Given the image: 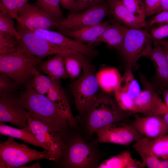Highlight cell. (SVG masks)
I'll list each match as a JSON object with an SVG mask.
<instances>
[{
  "label": "cell",
  "instance_id": "6da1fadb",
  "mask_svg": "<svg viewBox=\"0 0 168 168\" xmlns=\"http://www.w3.org/2000/svg\"><path fill=\"white\" fill-rule=\"evenodd\" d=\"M18 96L20 104L33 117L47 125L63 139L72 128L65 118L46 96L39 93L27 84Z\"/></svg>",
  "mask_w": 168,
  "mask_h": 168
},
{
  "label": "cell",
  "instance_id": "7a4b0ae2",
  "mask_svg": "<svg viewBox=\"0 0 168 168\" xmlns=\"http://www.w3.org/2000/svg\"><path fill=\"white\" fill-rule=\"evenodd\" d=\"M41 62L38 57L17 49L0 57V72L25 86L39 72L35 66Z\"/></svg>",
  "mask_w": 168,
  "mask_h": 168
},
{
  "label": "cell",
  "instance_id": "3957f363",
  "mask_svg": "<svg viewBox=\"0 0 168 168\" xmlns=\"http://www.w3.org/2000/svg\"><path fill=\"white\" fill-rule=\"evenodd\" d=\"M86 57L82 59L81 75L70 86L76 108L81 115H84L94 102L100 86L97 73Z\"/></svg>",
  "mask_w": 168,
  "mask_h": 168
},
{
  "label": "cell",
  "instance_id": "277c9868",
  "mask_svg": "<svg viewBox=\"0 0 168 168\" xmlns=\"http://www.w3.org/2000/svg\"><path fill=\"white\" fill-rule=\"evenodd\" d=\"M114 100L105 95H98L94 102L85 114L86 124L91 134L111 123L121 122L124 115Z\"/></svg>",
  "mask_w": 168,
  "mask_h": 168
},
{
  "label": "cell",
  "instance_id": "5b68a950",
  "mask_svg": "<svg viewBox=\"0 0 168 168\" xmlns=\"http://www.w3.org/2000/svg\"><path fill=\"white\" fill-rule=\"evenodd\" d=\"M13 138L8 136L7 140L0 143V160L5 163L7 168H19L28 163L39 160L55 161L54 157L47 150L37 151L24 144L18 143Z\"/></svg>",
  "mask_w": 168,
  "mask_h": 168
},
{
  "label": "cell",
  "instance_id": "8992f818",
  "mask_svg": "<svg viewBox=\"0 0 168 168\" xmlns=\"http://www.w3.org/2000/svg\"><path fill=\"white\" fill-rule=\"evenodd\" d=\"M150 33L143 29L128 28L123 43L118 50L126 63L132 69L143 56H149L152 49Z\"/></svg>",
  "mask_w": 168,
  "mask_h": 168
},
{
  "label": "cell",
  "instance_id": "52a82bcc",
  "mask_svg": "<svg viewBox=\"0 0 168 168\" xmlns=\"http://www.w3.org/2000/svg\"><path fill=\"white\" fill-rule=\"evenodd\" d=\"M62 158L64 166L73 168L97 167L99 160L97 149L94 145L77 136L66 145Z\"/></svg>",
  "mask_w": 168,
  "mask_h": 168
},
{
  "label": "cell",
  "instance_id": "ba28073f",
  "mask_svg": "<svg viewBox=\"0 0 168 168\" xmlns=\"http://www.w3.org/2000/svg\"><path fill=\"white\" fill-rule=\"evenodd\" d=\"M111 14L105 1L97 5L82 11L69 14L67 17L55 21L54 29L59 30H73L98 24Z\"/></svg>",
  "mask_w": 168,
  "mask_h": 168
},
{
  "label": "cell",
  "instance_id": "9c48e42d",
  "mask_svg": "<svg viewBox=\"0 0 168 168\" xmlns=\"http://www.w3.org/2000/svg\"><path fill=\"white\" fill-rule=\"evenodd\" d=\"M18 32L20 34V38L18 40L17 49L41 59L49 55L65 56L76 52L53 44L31 31Z\"/></svg>",
  "mask_w": 168,
  "mask_h": 168
},
{
  "label": "cell",
  "instance_id": "30bf717a",
  "mask_svg": "<svg viewBox=\"0 0 168 168\" xmlns=\"http://www.w3.org/2000/svg\"><path fill=\"white\" fill-rule=\"evenodd\" d=\"M26 116L28 124L36 138L48 148L55 162H58L63 157L66 147L63 138L44 122L31 116L27 111Z\"/></svg>",
  "mask_w": 168,
  "mask_h": 168
},
{
  "label": "cell",
  "instance_id": "8fae6325",
  "mask_svg": "<svg viewBox=\"0 0 168 168\" xmlns=\"http://www.w3.org/2000/svg\"><path fill=\"white\" fill-rule=\"evenodd\" d=\"M121 122L111 123L98 130L96 133L99 142L128 145L144 137L133 125Z\"/></svg>",
  "mask_w": 168,
  "mask_h": 168
},
{
  "label": "cell",
  "instance_id": "7c38bea8",
  "mask_svg": "<svg viewBox=\"0 0 168 168\" xmlns=\"http://www.w3.org/2000/svg\"><path fill=\"white\" fill-rule=\"evenodd\" d=\"M17 21L16 29L18 31L54 29L55 22L39 7L29 3L20 12Z\"/></svg>",
  "mask_w": 168,
  "mask_h": 168
},
{
  "label": "cell",
  "instance_id": "4fadbf2b",
  "mask_svg": "<svg viewBox=\"0 0 168 168\" xmlns=\"http://www.w3.org/2000/svg\"><path fill=\"white\" fill-rule=\"evenodd\" d=\"M27 110L13 94L0 96V122L23 128L28 125Z\"/></svg>",
  "mask_w": 168,
  "mask_h": 168
},
{
  "label": "cell",
  "instance_id": "5bb4252c",
  "mask_svg": "<svg viewBox=\"0 0 168 168\" xmlns=\"http://www.w3.org/2000/svg\"><path fill=\"white\" fill-rule=\"evenodd\" d=\"M143 79L145 89L134 99L135 113L162 115L168 111L165 103L147 81Z\"/></svg>",
  "mask_w": 168,
  "mask_h": 168
},
{
  "label": "cell",
  "instance_id": "9a60e30c",
  "mask_svg": "<svg viewBox=\"0 0 168 168\" xmlns=\"http://www.w3.org/2000/svg\"><path fill=\"white\" fill-rule=\"evenodd\" d=\"M28 31L33 32L53 44L80 53L86 57H94L98 54L97 51L91 45L78 42L59 32L43 29Z\"/></svg>",
  "mask_w": 168,
  "mask_h": 168
},
{
  "label": "cell",
  "instance_id": "2e32d148",
  "mask_svg": "<svg viewBox=\"0 0 168 168\" xmlns=\"http://www.w3.org/2000/svg\"><path fill=\"white\" fill-rule=\"evenodd\" d=\"M132 147L141 157L151 156L168 160V133L155 138L143 137Z\"/></svg>",
  "mask_w": 168,
  "mask_h": 168
},
{
  "label": "cell",
  "instance_id": "e0dca14e",
  "mask_svg": "<svg viewBox=\"0 0 168 168\" xmlns=\"http://www.w3.org/2000/svg\"><path fill=\"white\" fill-rule=\"evenodd\" d=\"M134 116L133 125L144 136L155 138L168 133V125L161 115Z\"/></svg>",
  "mask_w": 168,
  "mask_h": 168
},
{
  "label": "cell",
  "instance_id": "ac0fdd59",
  "mask_svg": "<svg viewBox=\"0 0 168 168\" xmlns=\"http://www.w3.org/2000/svg\"><path fill=\"white\" fill-rule=\"evenodd\" d=\"M46 96L63 115L71 127H77L76 119L72 114L60 80L52 78L51 84Z\"/></svg>",
  "mask_w": 168,
  "mask_h": 168
},
{
  "label": "cell",
  "instance_id": "d6986e66",
  "mask_svg": "<svg viewBox=\"0 0 168 168\" xmlns=\"http://www.w3.org/2000/svg\"><path fill=\"white\" fill-rule=\"evenodd\" d=\"M111 14L116 21L130 28L144 29L148 27L147 23L134 15L125 7L122 0H106Z\"/></svg>",
  "mask_w": 168,
  "mask_h": 168
},
{
  "label": "cell",
  "instance_id": "ffe728a7",
  "mask_svg": "<svg viewBox=\"0 0 168 168\" xmlns=\"http://www.w3.org/2000/svg\"><path fill=\"white\" fill-rule=\"evenodd\" d=\"M110 21L100 23L80 29L61 30L58 32L81 43L91 45L95 44L97 40L111 24Z\"/></svg>",
  "mask_w": 168,
  "mask_h": 168
},
{
  "label": "cell",
  "instance_id": "44dd1931",
  "mask_svg": "<svg viewBox=\"0 0 168 168\" xmlns=\"http://www.w3.org/2000/svg\"><path fill=\"white\" fill-rule=\"evenodd\" d=\"M128 28L117 21H113L95 43L103 42L109 47L119 50L123 43Z\"/></svg>",
  "mask_w": 168,
  "mask_h": 168
},
{
  "label": "cell",
  "instance_id": "7402d4cb",
  "mask_svg": "<svg viewBox=\"0 0 168 168\" xmlns=\"http://www.w3.org/2000/svg\"><path fill=\"white\" fill-rule=\"evenodd\" d=\"M0 133L20 139L26 143L49 151L48 148L38 140L28 124L24 128H17L0 122Z\"/></svg>",
  "mask_w": 168,
  "mask_h": 168
},
{
  "label": "cell",
  "instance_id": "603a6c76",
  "mask_svg": "<svg viewBox=\"0 0 168 168\" xmlns=\"http://www.w3.org/2000/svg\"><path fill=\"white\" fill-rule=\"evenodd\" d=\"M149 56L154 63L156 77L162 85L168 88V62L162 46L154 43Z\"/></svg>",
  "mask_w": 168,
  "mask_h": 168
},
{
  "label": "cell",
  "instance_id": "cb8c5ba5",
  "mask_svg": "<svg viewBox=\"0 0 168 168\" xmlns=\"http://www.w3.org/2000/svg\"><path fill=\"white\" fill-rule=\"evenodd\" d=\"M43 73L54 79L60 80L69 78L66 68L64 55L56 54L39 64Z\"/></svg>",
  "mask_w": 168,
  "mask_h": 168
},
{
  "label": "cell",
  "instance_id": "d4e9b609",
  "mask_svg": "<svg viewBox=\"0 0 168 168\" xmlns=\"http://www.w3.org/2000/svg\"><path fill=\"white\" fill-rule=\"evenodd\" d=\"M144 167L142 162L133 159L128 151H124L105 160L98 168H140Z\"/></svg>",
  "mask_w": 168,
  "mask_h": 168
},
{
  "label": "cell",
  "instance_id": "484cf974",
  "mask_svg": "<svg viewBox=\"0 0 168 168\" xmlns=\"http://www.w3.org/2000/svg\"><path fill=\"white\" fill-rule=\"evenodd\" d=\"M115 90L124 93L133 100L140 93L141 91L140 86L133 76L131 68L126 67L119 86Z\"/></svg>",
  "mask_w": 168,
  "mask_h": 168
},
{
  "label": "cell",
  "instance_id": "4316f807",
  "mask_svg": "<svg viewBox=\"0 0 168 168\" xmlns=\"http://www.w3.org/2000/svg\"><path fill=\"white\" fill-rule=\"evenodd\" d=\"M97 74L100 86L106 92L114 91L118 87L121 77L116 69L106 68Z\"/></svg>",
  "mask_w": 168,
  "mask_h": 168
},
{
  "label": "cell",
  "instance_id": "83f0119b",
  "mask_svg": "<svg viewBox=\"0 0 168 168\" xmlns=\"http://www.w3.org/2000/svg\"><path fill=\"white\" fill-rule=\"evenodd\" d=\"M84 56L76 52L64 56L66 68L70 78L79 77L82 69V61Z\"/></svg>",
  "mask_w": 168,
  "mask_h": 168
},
{
  "label": "cell",
  "instance_id": "f1b7e54d",
  "mask_svg": "<svg viewBox=\"0 0 168 168\" xmlns=\"http://www.w3.org/2000/svg\"><path fill=\"white\" fill-rule=\"evenodd\" d=\"M60 3L59 0H36L35 6L58 21L64 18Z\"/></svg>",
  "mask_w": 168,
  "mask_h": 168
},
{
  "label": "cell",
  "instance_id": "f546056e",
  "mask_svg": "<svg viewBox=\"0 0 168 168\" xmlns=\"http://www.w3.org/2000/svg\"><path fill=\"white\" fill-rule=\"evenodd\" d=\"M29 0H0V12L18 20L21 10Z\"/></svg>",
  "mask_w": 168,
  "mask_h": 168
},
{
  "label": "cell",
  "instance_id": "4dcf8cb0",
  "mask_svg": "<svg viewBox=\"0 0 168 168\" xmlns=\"http://www.w3.org/2000/svg\"><path fill=\"white\" fill-rule=\"evenodd\" d=\"M51 81V77L43 75L39 72L33 76L28 84L38 93L46 96Z\"/></svg>",
  "mask_w": 168,
  "mask_h": 168
},
{
  "label": "cell",
  "instance_id": "1f68e13d",
  "mask_svg": "<svg viewBox=\"0 0 168 168\" xmlns=\"http://www.w3.org/2000/svg\"><path fill=\"white\" fill-rule=\"evenodd\" d=\"M18 40L9 34L0 32V57L17 50Z\"/></svg>",
  "mask_w": 168,
  "mask_h": 168
},
{
  "label": "cell",
  "instance_id": "d6a6232c",
  "mask_svg": "<svg viewBox=\"0 0 168 168\" xmlns=\"http://www.w3.org/2000/svg\"><path fill=\"white\" fill-rule=\"evenodd\" d=\"M0 32L12 35L18 40L20 38V34L15 27L12 17L1 12H0Z\"/></svg>",
  "mask_w": 168,
  "mask_h": 168
},
{
  "label": "cell",
  "instance_id": "836d02e7",
  "mask_svg": "<svg viewBox=\"0 0 168 168\" xmlns=\"http://www.w3.org/2000/svg\"><path fill=\"white\" fill-rule=\"evenodd\" d=\"M127 8L135 16L144 21L146 14L144 2L142 0H122Z\"/></svg>",
  "mask_w": 168,
  "mask_h": 168
},
{
  "label": "cell",
  "instance_id": "e575fe53",
  "mask_svg": "<svg viewBox=\"0 0 168 168\" xmlns=\"http://www.w3.org/2000/svg\"><path fill=\"white\" fill-rule=\"evenodd\" d=\"M16 82L5 75L0 74V96L13 94L19 89Z\"/></svg>",
  "mask_w": 168,
  "mask_h": 168
},
{
  "label": "cell",
  "instance_id": "d590c367",
  "mask_svg": "<svg viewBox=\"0 0 168 168\" xmlns=\"http://www.w3.org/2000/svg\"><path fill=\"white\" fill-rule=\"evenodd\" d=\"M114 92L118 105L121 110L135 113L134 100L122 92L117 90Z\"/></svg>",
  "mask_w": 168,
  "mask_h": 168
},
{
  "label": "cell",
  "instance_id": "8d00e7d4",
  "mask_svg": "<svg viewBox=\"0 0 168 168\" xmlns=\"http://www.w3.org/2000/svg\"><path fill=\"white\" fill-rule=\"evenodd\" d=\"M141 158L144 167L147 166L149 168H168V159L161 161L157 157L151 156H146Z\"/></svg>",
  "mask_w": 168,
  "mask_h": 168
},
{
  "label": "cell",
  "instance_id": "74e56055",
  "mask_svg": "<svg viewBox=\"0 0 168 168\" xmlns=\"http://www.w3.org/2000/svg\"><path fill=\"white\" fill-rule=\"evenodd\" d=\"M106 0H76L74 10L70 14L76 13L97 5Z\"/></svg>",
  "mask_w": 168,
  "mask_h": 168
},
{
  "label": "cell",
  "instance_id": "f35d334b",
  "mask_svg": "<svg viewBox=\"0 0 168 168\" xmlns=\"http://www.w3.org/2000/svg\"><path fill=\"white\" fill-rule=\"evenodd\" d=\"M146 17L162 11L160 0H145Z\"/></svg>",
  "mask_w": 168,
  "mask_h": 168
},
{
  "label": "cell",
  "instance_id": "ab89813d",
  "mask_svg": "<svg viewBox=\"0 0 168 168\" xmlns=\"http://www.w3.org/2000/svg\"><path fill=\"white\" fill-rule=\"evenodd\" d=\"M150 34L153 39H163L168 37V24H164L151 29Z\"/></svg>",
  "mask_w": 168,
  "mask_h": 168
},
{
  "label": "cell",
  "instance_id": "60d3db41",
  "mask_svg": "<svg viewBox=\"0 0 168 168\" xmlns=\"http://www.w3.org/2000/svg\"><path fill=\"white\" fill-rule=\"evenodd\" d=\"M163 24H168V11H163L157 13L149 21L147 25L151 26L155 24L161 25Z\"/></svg>",
  "mask_w": 168,
  "mask_h": 168
},
{
  "label": "cell",
  "instance_id": "b9f144b4",
  "mask_svg": "<svg viewBox=\"0 0 168 168\" xmlns=\"http://www.w3.org/2000/svg\"><path fill=\"white\" fill-rule=\"evenodd\" d=\"M62 7L72 12L74 9L76 0H59Z\"/></svg>",
  "mask_w": 168,
  "mask_h": 168
},
{
  "label": "cell",
  "instance_id": "7bdbcfd3",
  "mask_svg": "<svg viewBox=\"0 0 168 168\" xmlns=\"http://www.w3.org/2000/svg\"><path fill=\"white\" fill-rule=\"evenodd\" d=\"M162 11H168V0H160Z\"/></svg>",
  "mask_w": 168,
  "mask_h": 168
},
{
  "label": "cell",
  "instance_id": "ee69618b",
  "mask_svg": "<svg viewBox=\"0 0 168 168\" xmlns=\"http://www.w3.org/2000/svg\"><path fill=\"white\" fill-rule=\"evenodd\" d=\"M154 42L159 44L161 45L168 47V39H162L161 40H153Z\"/></svg>",
  "mask_w": 168,
  "mask_h": 168
},
{
  "label": "cell",
  "instance_id": "f6af8a7d",
  "mask_svg": "<svg viewBox=\"0 0 168 168\" xmlns=\"http://www.w3.org/2000/svg\"><path fill=\"white\" fill-rule=\"evenodd\" d=\"M163 96L165 101V104L168 110V89L163 91Z\"/></svg>",
  "mask_w": 168,
  "mask_h": 168
},
{
  "label": "cell",
  "instance_id": "bcb514c9",
  "mask_svg": "<svg viewBox=\"0 0 168 168\" xmlns=\"http://www.w3.org/2000/svg\"><path fill=\"white\" fill-rule=\"evenodd\" d=\"M19 168H40L41 167L40 166V164L38 162L28 166H26L24 165H23Z\"/></svg>",
  "mask_w": 168,
  "mask_h": 168
},
{
  "label": "cell",
  "instance_id": "7dc6e473",
  "mask_svg": "<svg viewBox=\"0 0 168 168\" xmlns=\"http://www.w3.org/2000/svg\"><path fill=\"white\" fill-rule=\"evenodd\" d=\"M162 117L166 123L168 125V111L162 115Z\"/></svg>",
  "mask_w": 168,
  "mask_h": 168
},
{
  "label": "cell",
  "instance_id": "c3c4849f",
  "mask_svg": "<svg viewBox=\"0 0 168 168\" xmlns=\"http://www.w3.org/2000/svg\"><path fill=\"white\" fill-rule=\"evenodd\" d=\"M161 46L163 48L168 62V47L163 45Z\"/></svg>",
  "mask_w": 168,
  "mask_h": 168
}]
</instances>
